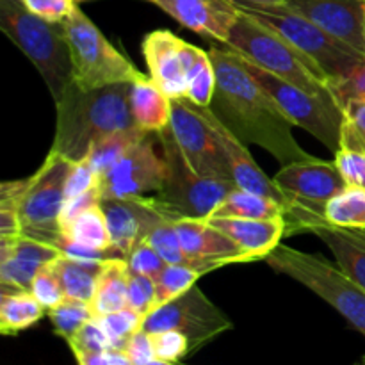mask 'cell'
Masks as SVG:
<instances>
[{"mask_svg": "<svg viewBox=\"0 0 365 365\" xmlns=\"http://www.w3.org/2000/svg\"><path fill=\"white\" fill-rule=\"evenodd\" d=\"M189 31L227 43L239 16V7L228 0H148Z\"/></svg>", "mask_w": 365, "mask_h": 365, "instance_id": "cell-18", "label": "cell"}, {"mask_svg": "<svg viewBox=\"0 0 365 365\" xmlns=\"http://www.w3.org/2000/svg\"><path fill=\"white\" fill-rule=\"evenodd\" d=\"M70 168L71 160L50 150L34 175L25 180L4 182L0 200H7L14 205L21 235L56 246L61 239L59 216Z\"/></svg>", "mask_w": 365, "mask_h": 365, "instance_id": "cell-5", "label": "cell"}, {"mask_svg": "<svg viewBox=\"0 0 365 365\" xmlns=\"http://www.w3.org/2000/svg\"><path fill=\"white\" fill-rule=\"evenodd\" d=\"M324 221L342 230H365V189L346 185L327 203Z\"/></svg>", "mask_w": 365, "mask_h": 365, "instance_id": "cell-31", "label": "cell"}, {"mask_svg": "<svg viewBox=\"0 0 365 365\" xmlns=\"http://www.w3.org/2000/svg\"><path fill=\"white\" fill-rule=\"evenodd\" d=\"M246 11L259 21H262L264 25L284 36L310 63L316 64L331 82L334 91L335 86L344 81L365 57L356 50H353L351 46L331 38L328 32H324L323 29L317 27L316 24L307 20L302 14L291 11L289 7H280V9L274 11Z\"/></svg>", "mask_w": 365, "mask_h": 365, "instance_id": "cell-9", "label": "cell"}, {"mask_svg": "<svg viewBox=\"0 0 365 365\" xmlns=\"http://www.w3.org/2000/svg\"><path fill=\"white\" fill-rule=\"evenodd\" d=\"M31 13L45 18L52 24H63L64 18L73 11L77 0H20Z\"/></svg>", "mask_w": 365, "mask_h": 365, "instance_id": "cell-44", "label": "cell"}, {"mask_svg": "<svg viewBox=\"0 0 365 365\" xmlns=\"http://www.w3.org/2000/svg\"><path fill=\"white\" fill-rule=\"evenodd\" d=\"M266 262L273 271L292 278L324 299L365 337V291L337 262L287 245H278Z\"/></svg>", "mask_w": 365, "mask_h": 365, "instance_id": "cell-6", "label": "cell"}, {"mask_svg": "<svg viewBox=\"0 0 365 365\" xmlns=\"http://www.w3.org/2000/svg\"><path fill=\"white\" fill-rule=\"evenodd\" d=\"M125 260H127L130 273L146 274V277L152 278L159 277L164 267L168 266L163 257L155 252V248L146 239L135 245V248L132 250L130 255Z\"/></svg>", "mask_w": 365, "mask_h": 365, "instance_id": "cell-41", "label": "cell"}, {"mask_svg": "<svg viewBox=\"0 0 365 365\" xmlns=\"http://www.w3.org/2000/svg\"><path fill=\"white\" fill-rule=\"evenodd\" d=\"M146 241L155 248V252L163 257L166 264H187V257H185L184 248H182V242L178 239L177 230H175L173 221H163L160 225H157L146 235Z\"/></svg>", "mask_w": 365, "mask_h": 365, "instance_id": "cell-36", "label": "cell"}, {"mask_svg": "<svg viewBox=\"0 0 365 365\" xmlns=\"http://www.w3.org/2000/svg\"><path fill=\"white\" fill-rule=\"evenodd\" d=\"M98 175L95 173V170L86 160L71 163L70 173H68L66 178V187H64V200L75 198V196L93 191V189L98 187Z\"/></svg>", "mask_w": 365, "mask_h": 365, "instance_id": "cell-42", "label": "cell"}, {"mask_svg": "<svg viewBox=\"0 0 365 365\" xmlns=\"http://www.w3.org/2000/svg\"><path fill=\"white\" fill-rule=\"evenodd\" d=\"M128 278L130 269L125 259L106 260L98 282H96L95 296L91 309L95 317L114 314L128 307Z\"/></svg>", "mask_w": 365, "mask_h": 365, "instance_id": "cell-25", "label": "cell"}, {"mask_svg": "<svg viewBox=\"0 0 365 365\" xmlns=\"http://www.w3.org/2000/svg\"><path fill=\"white\" fill-rule=\"evenodd\" d=\"M148 365H182V364H178V362H166V360H152V362H150Z\"/></svg>", "mask_w": 365, "mask_h": 365, "instance_id": "cell-49", "label": "cell"}, {"mask_svg": "<svg viewBox=\"0 0 365 365\" xmlns=\"http://www.w3.org/2000/svg\"><path fill=\"white\" fill-rule=\"evenodd\" d=\"M209 53L216 70V93L209 107L228 130L245 145L269 152L282 166L314 159L298 145L292 121L250 73L242 57L228 46H210Z\"/></svg>", "mask_w": 365, "mask_h": 365, "instance_id": "cell-1", "label": "cell"}, {"mask_svg": "<svg viewBox=\"0 0 365 365\" xmlns=\"http://www.w3.org/2000/svg\"><path fill=\"white\" fill-rule=\"evenodd\" d=\"M61 25L70 46L73 82L81 89L134 82L145 75L103 36L78 4Z\"/></svg>", "mask_w": 365, "mask_h": 365, "instance_id": "cell-8", "label": "cell"}, {"mask_svg": "<svg viewBox=\"0 0 365 365\" xmlns=\"http://www.w3.org/2000/svg\"><path fill=\"white\" fill-rule=\"evenodd\" d=\"M225 45L253 66L269 71L282 81L291 82L312 95L339 103L327 75L284 36L264 25L246 9L239 11L237 20L232 25Z\"/></svg>", "mask_w": 365, "mask_h": 365, "instance_id": "cell-3", "label": "cell"}, {"mask_svg": "<svg viewBox=\"0 0 365 365\" xmlns=\"http://www.w3.org/2000/svg\"><path fill=\"white\" fill-rule=\"evenodd\" d=\"M170 130L178 150L196 173L232 180L230 164L223 146L198 106L187 98L173 100Z\"/></svg>", "mask_w": 365, "mask_h": 365, "instance_id": "cell-12", "label": "cell"}, {"mask_svg": "<svg viewBox=\"0 0 365 365\" xmlns=\"http://www.w3.org/2000/svg\"><path fill=\"white\" fill-rule=\"evenodd\" d=\"M100 207L106 214L113 248L121 259H127L135 245L146 239L157 225L170 221L157 203L155 196L103 198Z\"/></svg>", "mask_w": 365, "mask_h": 365, "instance_id": "cell-15", "label": "cell"}, {"mask_svg": "<svg viewBox=\"0 0 365 365\" xmlns=\"http://www.w3.org/2000/svg\"><path fill=\"white\" fill-rule=\"evenodd\" d=\"M232 328L234 324L230 317L217 309L198 285H192L184 294L155 309L143 321V330L148 334L164 330L182 331L189 339L191 353L198 351Z\"/></svg>", "mask_w": 365, "mask_h": 365, "instance_id": "cell-11", "label": "cell"}, {"mask_svg": "<svg viewBox=\"0 0 365 365\" xmlns=\"http://www.w3.org/2000/svg\"><path fill=\"white\" fill-rule=\"evenodd\" d=\"M334 163L346 185L365 189V150L348 139H341Z\"/></svg>", "mask_w": 365, "mask_h": 365, "instance_id": "cell-34", "label": "cell"}, {"mask_svg": "<svg viewBox=\"0 0 365 365\" xmlns=\"http://www.w3.org/2000/svg\"><path fill=\"white\" fill-rule=\"evenodd\" d=\"M344 110L346 121L342 125L341 139H348L365 150V100H349Z\"/></svg>", "mask_w": 365, "mask_h": 365, "instance_id": "cell-43", "label": "cell"}, {"mask_svg": "<svg viewBox=\"0 0 365 365\" xmlns=\"http://www.w3.org/2000/svg\"><path fill=\"white\" fill-rule=\"evenodd\" d=\"M173 225L189 266L209 273L228 264L248 262L245 252L207 220H178Z\"/></svg>", "mask_w": 365, "mask_h": 365, "instance_id": "cell-17", "label": "cell"}, {"mask_svg": "<svg viewBox=\"0 0 365 365\" xmlns=\"http://www.w3.org/2000/svg\"><path fill=\"white\" fill-rule=\"evenodd\" d=\"M50 266L56 271L68 299H77L91 305L96 282L106 266V260H77L59 255L50 262Z\"/></svg>", "mask_w": 365, "mask_h": 365, "instance_id": "cell-24", "label": "cell"}, {"mask_svg": "<svg viewBox=\"0 0 365 365\" xmlns=\"http://www.w3.org/2000/svg\"><path fill=\"white\" fill-rule=\"evenodd\" d=\"M68 344H70V349L73 351V355H77V353L106 351V349L114 348L107 331L103 330V327L100 324L98 317H93L91 321H88V323L68 341Z\"/></svg>", "mask_w": 365, "mask_h": 365, "instance_id": "cell-38", "label": "cell"}, {"mask_svg": "<svg viewBox=\"0 0 365 365\" xmlns=\"http://www.w3.org/2000/svg\"><path fill=\"white\" fill-rule=\"evenodd\" d=\"M173 100L150 78L143 75L132 82L130 110L135 127L148 134H157L170 127Z\"/></svg>", "mask_w": 365, "mask_h": 365, "instance_id": "cell-22", "label": "cell"}, {"mask_svg": "<svg viewBox=\"0 0 365 365\" xmlns=\"http://www.w3.org/2000/svg\"><path fill=\"white\" fill-rule=\"evenodd\" d=\"M123 351L127 353L128 359L132 360L134 365H148L152 360H155L152 334H148L145 330H139L138 334H134L128 339Z\"/></svg>", "mask_w": 365, "mask_h": 365, "instance_id": "cell-46", "label": "cell"}, {"mask_svg": "<svg viewBox=\"0 0 365 365\" xmlns=\"http://www.w3.org/2000/svg\"><path fill=\"white\" fill-rule=\"evenodd\" d=\"M130 89L132 82L96 89H81L71 82L56 102V135L50 150L78 163L100 138L135 127Z\"/></svg>", "mask_w": 365, "mask_h": 365, "instance_id": "cell-2", "label": "cell"}, {"mask_svg": "<svg viewBox=\"0 0 365 365\" xmlns=\"http://www.w3.org/2000/svg\"><path fill=\"white\" fill-rule=\"evenodd\" d=\"M153 134L139 139L109 173L98 182L100 196L103 198H135L148 192H157L166 180V160L157 153Z\"/></svg>", "mask_w": 365, "mask_h": 365, "instance_id": "cell-13", "label": "cell"}, {"mask_svg": "<svg viewBox=\"0 0 365 365\" xmlns=\"http://www.w3.org/2000/svg\"><path fill=\"white\" fill-rule=\"evenodd\" d=\"M209 217H245V220H280L284 217L289 223V212L284 205L267 196L255 195V192L239 187L228 192L227 198L216 207V210Z\"/></svg>", "mask_w": 365, "mask_h": 365, "instance_id": "cell-28", "label": "cell"}, {"mask_svg": "<svg viewBox=\"0 0 365 365\" xmlns=\"http://www.w3.org/2000/svg\"><path fill=\"white\" fill-rule=\"evenodd\" d=\"M245 64L259 84L273 96L294 127L303 128L319 139L328 150L337 152L341 146L342 125L346 121V110L341 103L312 95L291 82L282 81L269 71L253 66L248 61H245Z\"/></svg>", "mask_w": 365, "mask_h": 365, "instance_id": "cell-10", "label": "cell"}, {"mask_svg": "<svg viewBox=\"0 0 365 365\" xmlns=\"http://www.w3.org/2000/svg\"><path fill=\"white\" fill-rule=\"evenodd\" d=\"M148 132H143L141 128L130 127L125 128V130L113 132V134H107L103 138H100L98 141H95L89 148L88 155H86V163L95 170V173L98 175V178H102L103 175L109 173L113 170L114 164L139 141L143 139Z\"/></svg>", "mask_w": 365, "mask_h": 365, "instance_id": "cell-30", "label": "cell"}, {"mask_svg": "<svg viewBox=\"0 0 365 365\" xmlns=\"http://www.w3.org/2000/svg\"><path fill=\"white\" fill-rule=\"evenodd\" d=\"M155 294V278L130 273V278H128V309L135 310L143 317H146L150 312H153Z\"/></svg>", "mask_w": 365, "mask_h": 365, "instance_id": "cell-40", "label": "cell"}, {"mask_svg": "<svg viewBox=\"0 0 365 365\" xmlns=\"http://www.w3.org/2000/svg\"><path fill=\"white\" fill-rule=\"evenodd\" d=\"M157 141L166 160V180L155 200L170 221L207 220L234 191L235 184L223 178L198 175L178 150L170 127L157 132Z\"/></svg>", "mask_w": 365, "mask_h": 365, "instance_id": "cell-7", "label": "cell"}, {"mask_svg": "<svg viewBox=\"0 0 365 365\" xmlns=\"http://www.w3.org/2000/svg\"><path fill=\"white\" fill-rule=\"evenodd\" d=\"M61 235L68 241L86 246V248L98 250V252H116L113 248V242H110L106 214L100 205H95L78 214L75 220H71L61 230Z\"/></svg>", "mask_w": 365, "mask_h": 365, "instance_id": "cell-29", "label": "cell"}, {"mask_svg": "<svg viewBox=\"0 0 365 365\" xmlns=\"http://www.w3.org/2000/svg\"><path fill=\"white\" fill-rule=\"evenodd\" d=\"M242 9H262V11H274L285 7V0H228Z\"/></svg>", "mask_w": 365, "mask_h": 365, "instance_id": "cell-48", "label": "cell"}, {"mask_svg": "<svg viewBox=\"0 0 365 365\" xmlns=\"http://www.w3.org/2000/svg\"><path fill=\"white\" fill-rule=\"evenodd\" d=\"M335 96L342 107L349 100H365V57L344 81L335 86Z\"/></svg>", "mask_w": 365, "mask_h": 365, "instance_id": "cell-45", "label": "cell"}, {"mask_svg": "<svg viewBox=\"0 0 365 365\" xmlns=\"http://www.w3.org/2000/svg\"><path fill=\"white\" fill-rule=\"evenodd\" d=\"M273 180L282 191L291 195L299 203V207L323 223H327L324 221L327 203L346 187V182L342 180L335 163L317 157L282 166Z\"/></svg>", "mask_w": 365, "mask_h": 365, "instance_id": "cell-14", "label": "cell"}, {"mask_svg": "<svg viewBox=\"0 0 365 365\" xmlns=\"http://www.w3.org/2000/svg\"><path fill=\"white\" fill-rule=\"evenodd\" d=\"M203 274H205V271L187 266V264H168L163 273L155 278L157 294L153 310L184 294L192 285H196L198 278H202Z\"/></svg>", "mask_w": 365, "mask_h": 365, "instance_id": "cell-32", "label": "cell"}, {"mask_svg": "<svg viewBox=\"0 0 365 365\" xmlns=\"http://www.w3.org/2000/svg\"><path fill=\"white\" fill-rule=\"evenodd\" d=\"M46 309L34 298L31 291L2 287L0 294V331L4 335H16L38 323Z\"/></svg>", "mask_w": 365, "mask_h": 365, "instance_id": "cell-27", "label": "cell"}, {"mask_svg": "<svg viewBox=\"0 0 365 365\" xmlns=\"http://www.w3.org/2000/svg\"><path fill=\"white\" fill-rule=\"evenodd\" d=\"M0 29L34 64L57 102L73 82V64L63 25L31 13L20 0H0Z\"/></svg>", "mask_w": 365, "mask_h": 365, "instance_id": "cell-4", "label": "cell"}, {"mask_svg": "<svg viewBox=\"0 0 365 365\" xmlns=\"http://www.w3.org/2000/svg\"><path fill=\"white\" fill-rule=\"evenodd\" d=\"M314 234L328 246L335 262L365 291V237L356 230H342L330 225H317Z\"/></svg>", "mask_w": 365, "mask_h": 365, "instance_id": "cell-23", "label": "cell"}, {"mask_svg": "<svg viewBox=\"0 0 365 365\" xmlns=\"http://www.w3.org/2000/svg\"><path fill=\"white\" fill-rule=\"evenodd\" d=\"M360 364H362V365H365V356H364V359H362V362H360Z\"/></svg>", "mask_w": 365, "mask_h": 365, "instance_id": "cell-50", "label": "cell"}, {"mask_svg": "<svg viewBox=\"0 0 365 365\" xmlns=\"http://www.w3.org/2000/svg\"><path fill=\"white\" fill-rule=\"evenodd\" d=\"M182 45H184V39L164 29L146 34L141 45L150 78L171 100L185 98L187 95Z\"/></svg>", "mask_w": 365, "mask_h": 365, "instance_id": "cell-19", "label": "cell"}, {"mask_svg": "<svg viewBox=\"0 0 365 365\" xmlns=\"http://www.w3.org/2000/svg\"><path fill=\"white\" fill-rule=\"evenodd\" d=\"M152 342L157 360L178 362L184 356L191 355L189 339L178 330H164L152 334Z\"/></svg>", "mask_w": 365, "mask_h": 365, "instance_id": "cell-39", "label": "cell"}, {"mask_svg": "<svg viewBox=\"0 0 365 365\" xmlns=\"http://www.w3.org/2000/svg\"><path fill=\"white\" fill-rule=\"evenodd\" d=\"M214 228L223 232L245 252L248 262L262 260L291 234L287 220H245V217H207Z\"/></svg>", "mask_w": 365, "mask_h": 365, "instance_id": "cell-21", "label": "cell"}, {"mask_svg": "<svg viewBox=\"0 0 365 365\" xmlns=\"http://www.w3.org/2000/svg\"><path fill=\"white\" fill-rule=\"evenodd\" d=\"M362 232H364V230H362Z\"/></svg>", "mask_w": 365, "mask_h": 365, "instance_id": "cell-52", "label": "cell"}, {"mask_svg": "<svg viewBox=\"0 0 365 365\" xmlns=\"http://www.w3.org/2000/svg\"><path fill=\"white\" fill-rule=\"evenodd\" d=\"M182 61H184L185 82H187L185 98L198 107H209L216 93V70L210 53L184 41Z\"/></svg>", "mask_w": 365, "mask_h": 365, "instance_id": "cell-26", "label": "cell"}, {"mask_svg": "<svg viewBox=\"0 0 365 365\" xmlns=\"http://www.w3.org/2000/svg\"><path fill=\"white\" fill-rule=\"evenodd\" d=\"M31 292L34 294V298L45 307L46 312L66 299L63 285H61L59 278H57L56 271L52 269L50 262L45 264V266L36 273L34 280H32L31 284Z\"/></svg>", "mask_w": 365, "mask_h": 365, "instance_id": "cell-37", "label": "cell"}, {"mask_svg": "<svg viewBox=\"0 0 365 365\" xmlns=\"http://www.w3.org/2000/svg\"><path fill=\"white\" fill-rule=\"evenodd\" d=\"M78 365H134L123 349H106L96 353H77Z\"/></svg>", "mask_w": 365, "mask_h": 365, "instance_id": "cell-47", "label": "cell"}, {"mask_svg": "<svg viewBox=\"0 0 365 365\" xmlns=\"http://www.w3.org/2000/svg\"><path fill=\"white\" fill-rule=\"evenodd\" d=\"M46 314H48L50 321H52L56 334L59 335V337H63L66 342L70 341L88 321H91L93 317H95L89 303L68 298L64 299L63 303H59L57 307L50 309Z\"/></svg>", "mask_w": 365, "mask_h": 365, "instance_id": "cell-33", "label": "cell"}, {"mask_svg": "<svg viewBox=\"0 0 365 365\" xmlns=\"http://www.w3.org/2000/svg\"><path fill=\"white\" fill-rule=\"evenodd\" d=\"M359 365H362V364H359Z\"/></svg>", "mask_w": 365, "mask_h": 365, "instance_id": "cell-51", "label": "cell"}, {"mask_svg": "<svg viewBox=\"0 0 365 365\" xmlns=\"http://www.w3.org/2000/svg\"><path fill=\"white\" fill-rule=\"evenodd\" d=\"M61 253L41 241L16 235L2 239L0 246V282L2 287L31 291L36 273Z\"/></svg>", "mask_w": 365, "mask_h": 365, "instance_id": "cell-20", "label": "cell"}, {"mask_svg": "<svg viewBox=\"0 0 365 365\" xmlns=\"http://www.w3.org/2000/svg\"><path fill=\"white\" fill-rule=\"evenodd\" d=\"M285 7L365 56V0H285Z\"/></svg>", "mask_w": 365, "mask_h": 365, "instance_id": "cell-16", "label": "cell"}, {"mask_svg": "<svg viewBox=\"0 0 365 365\" xmlns=\"http://www.w3.org/2000/svg\"><path fill=\"white\" fill-rule=\"evenodd\" d=\"M98 321L103 327V330L107 331V335H109L114 348L123 349L128 339L134 334H138L139 330H143V321H145V317L127 307V309L118 310L114 314H107V316L98 317Z\"/></svg>", "mask_w": 365, "mask_h": 365, "instance_id": "cell-35", "label": "cell"}]
</instances>
